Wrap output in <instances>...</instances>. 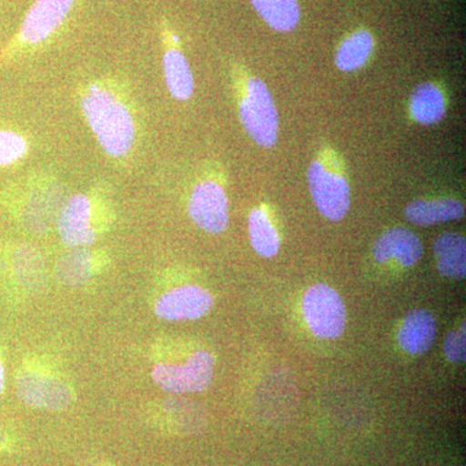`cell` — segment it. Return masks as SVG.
<instances>
[{
    "label": "cell",
    "mask_w": 466,
    "mask_h": 466,
    "mask_svg": "<svg viewBox=\"0 0 466 466\" xmlns=\"http://www.w3.org/2000/svg\"><path fill=\"white\" fill-rule=\"evenodd\" d=\"M308 182L312 200L321 216L333 222L346 217L351 193L336 153L327 150L321 157L311 162Z\"/></svg>",
    "instance_id": "7a4b0ae2"
},
{
    "label": "cell",
    "mask_w": 466,
    "mask_h": 466,
    "mask_svg": "<svg viewBox=\"0 0 466 466\" xmlns=\"http://www.w3.org/2000/svg\"><path fill=\"white\" fill-rule=\"evenodd\" d=\"M267 25L276 32H290L299 25L300 11L299 0H250Z\"/></svg>",
    "instance_id": "e0dca14e"
},
{
    "label": "cell",
    "mask_w": 466,
    "mask_h": 466,
    "mask_svg": "<svg viewBox=\"0 0 466 466\" xmlns=\"http://www.w3.org/2000/svg\"><path fill=\"white\" fill-rule=\"evenodd\" d=\"M408 222L416 226H433L437 223L459 220L465 216L461 202L453 198L441 200H416L410 202L404 210Z\"/></svg>",
    "instance_id": "5bb4252c"
},
{
    "label": "cell",
    "mask_w": 466,
    "mask_h": 466,
    "mask_svg": "<svg viewBox=\"0 0 466 466\" xmlns=\"http://www.w3.org/2000/svg\"><path fill=\"white\" fill-rule=\"evenodd\" d=\"M437 336V321L426 309H413L404 319L398 342L410 355H421L433 346Z\"/></svg>",
    "instance_id": "7c38bea8"
},
{
    "label": "cell",
    "mask_w": 466,
    "mask_h": 466,
    "mask_svg": "<svg viewBox=\"0 0 466 466\" xmlns=\"http://www.w3.org/2000/svg\"><path fill=\"white\" fill-rule=\"evenodd\" d=\"M251 247L265 258H272L280 249L278 231L263 208H254L249 217Z\"/></svg>",
    "instance_id": "d6986e66"
},
{
    "label": "cell",
    "mask_w": 466,
    "mask_h": 466,
    "mask_svg": "<svg viewBox=\"0 0 466 466\" xmlns=\"http://www.w3.org/2000/svg\"><path fill=\"white\" fill-rule=\"evenodd\" d=\"M94 205L88 196H72L66 202L57 219V231L61 241L69 248H85L96 240L94 223Z\"/></svg>",
    "instance_id": "9c48e42d"
},
{
    "label": "cell",
    "mask_w": 466,
    "mask_h": 466,
    "mask_svg": "<svg viewBox=\"0 0 466 466\" xmlns=\"http://www.w3.org/2000/svg\"><path fill=\"white\" fill-rule=\"evenodd\" d=\"M214 359L210 352L198 351L179 366L158 364L153 370V381L162 390L173 394L200 392L213 381Z\"/></svg>",
    "instance_id": "8992f818"
},
{
    "label": "cell",
    "mask_w": 466,
    "mask_h": 466,
    "mask_svg": "<svg viewBox=\"0 0 466 466\" xmlns=\"http://www.w3.org/2000/svg\"><path fill=\"white\" fill-rule=\"evenodd\" d=\"M438 269L446 278L462 280L466 275V241L455 232L441 233L434 244Z\"/></svg>",
    "instance_id": "9a60e30c"
},
{
    "label": "cell",
    "mask_w": 466,
    "mask_h": 466,
    "mask_svg": "<svg viewBox=\"0 0 466 466\" xmlns=\"http://www.w3.org/2000/svg\"><path fill=\"white\" fill-rule=\"evenodd\" d=\"M213 303L211 294L201 287L183 285L159 297L155 311L162 320H198L210 311Z\"/></svg>",
    "instance_id": "ba28073f"
},
{
    "label": "cell",
    "mask_w": 466,
    "mask_h": 466,
    "mask_svg": "<svg viewBox=\"0 0 466 466\" xmlns=\"http://www.w3.org/2000/svg\"><path fill=\"white\" fill-rule=\"evenodd\" d=\"M410 112L417 124H438L447 112L446 96L437 85L417 86L410 95Z\"/></svg>",
    "instance_id": "2e32d148"
},
{
    "label": "cell",
    "mask_w": 466,
    "mask_h": 466,
    "mask_svg": "<svg viewBox=\"0 0 466 466\" xmlns=\"http://www.w3.org/2000/svg\"><path fill=\"white\" fill-rule=\"evenodd\" d=\"M8 446V435L5 433V429L0 426V450L5 449Z\"/></svg>",
    "instance_id": "603a6c76"
},
{
    "label": "cell",
    "mask_w": 466,
    "mask_h": 466,
    "mask_svg": "<svg viewBox=\"0 0 466 466\" xmlns=\"http://www.w3.org/2000/svg\"><path fill=\"white\" fill-rule=\"evenodd\" d=\"M241 124L254 143L271 148L278 142L279 115L271 92L259 78H250L238 104Z\"/></svg>",
    "instance_id": "277c9868"
},
{
    "label": "cell",
    "mask_w": 466,
    "mask_h": 466,
    "mask_svg": "<svg viewBox=\"0 0 466 466\" xmlns=\"http://www.w3.org/2000/svg\"><path fill=\"white\" fill-rule=\"evenodd\" d=\"M189 217L208 233L226 231L229 222L228 198L222 184L207 179L196 184L188 205Z\"/></svg>",
    "instance_id": "52a82bcc"
},
{
    "label": "cell",
    "mask_w": 466,
    "mask_h": 466,
    "mask_svg": "<svg viewBox=\"0 0 466 466\" xmlns=\"http://www.w3.org/2000/svg\"><path fill=\"white\" fill-rule=\"evenodd\" d=\"M422 251L419 236L410 229L392 228L376 241L373 257L379 263L395 260L400 266L412 267L422 258Z\"/></svg>",
    "instance_id": "8fae6325"
},
{
    "label": "cell",
    "mask_w": 466,
    "mask_h": 466,
    "mask_svg": "<svg viewBox=\"0 0 466 466\" xmlns=\"http://www.w3.org/2000/svg\"><path fill=\"white\" fill-rule=\"evenodd\" d=\"M76 0H34L24 17L14 42L2 52L0 61H7L14 54L38 47L54 35L66 23Z\"/></svg>",
    "instance_id": "3957f363"
},
{
    "label": "cell",
    "mask_w": 466,
    "mask_h": 466,
    "mask_svg": "<svg viewBox=\"0 0 466 466\" xmlns=\"http://www.w3.org/2000/svg\"><path fill=\"white\" fill-rule=\"evenodd\" d=\"M86 122L104 153L124 158L134 148L137 125L125 100L103 84H91L81 95Z\"/></svg>",
    "instance_id": "6da1fadb"
},
{
    "label": "cell",
    "mask_w": 466,
    "mask_h": 466,
    "mask_svg": "<svg viewBox=\"0 0 466 466\" xmlns=\"http://www.w3.org/2000/svg\"><path fill=\"white\" fill-rule=\"evenodd\" d=\"M92 260L88 251L76 250L67 254L58 265V275L67 284L85 283L91 276Z\"/></svg>",
    "instance_id": "ffe728a7"
},
{
    "label": "cell",
    "mask_w": 466,
    "mask_h": 466,
    "mask_svg": "<svg viewBox=\"0 0 466 466\" xmlns=\"http://www.w3.org/2000/svg\"><path fill=\"white\" fill-rule=\"evenodd\" d=\"M375 48L372 34L358 30L350 34L336 54V66L342 72H355L367 63Z\"/></svg>",
    "instance_id": "ac0fdd59"
},
{
    "label": "cell",
    "mask_w": 466,
    "mask_h": 466,
    "mask_svg": "<svg viewBox=\"0 0 466 466\" xmlns=\"http://www.w3.org/2000/svg\"><path fill=\"white\" fill-rule=\"evenodd\" d=\"M17 394L26 406L52 410H63L73 400L66 383L35 372L18 376Z\"/></svg>",
    "instance_id": "30bf717a"
},
{
    "label": "cell",
    "mask_w": 466,
    "mask_h": 466,
    "mask_svg": "<svg viewBox=\"0 0 466 466\" xmlns=\"http://www.w3.org/2000/svg\"><path fill=\"white\" fill-rule=\"evenodd\" d=\"M303 315L309 330L319 339H339L345 330V303L329 285L315 284L309 288L303 297Z\"/></svg>",
    "instance_id": "5b68a950"
},
{
    "label": "cell",
    "mask_w": 466,
    "mask_h": 466,
    "mask_svg": "<svg viewBox=\"0 0 466 466\" xmlns=\"http://www.w3.org/2000/svg\"><path fill=\"white\" fill-rule=\"evenodd\" d=\"M174 33L167 32V47L165 50L164 66L165 82L171 96L177 100L187 101L191 99L195 91V79H193L191 66L183 52L173 46Z\"/></svg>",
    "instance_id": "4fadbf2b"
},
{
    "label": "cell",
    "mask_w": 466,
    "mask_h": 466,
    "mask_svg": "<svg viewBox=\"0 0 466 466\" xmlns=\"http://www.w3.org/2000/svg\"><path fill=\"white\" fill-rule=\"evenodd\" d=\"M29 144L23 135L11 130H0V167H7L27 155Z\"/></svg>",
    "instance_id": "44dd1931"
},
{
    "label": "cell",
    "mask_w": 466,
    "mask_h": 466,
    "mask_svg": "<svg viewBox=\"0 0 466 466\" xmlns=\"http://www.w3.org/2000/svg\"><path fill=\"white\" fill-rule=\"evenodd\" d=\"M444 352L452 363H462L466 357V333L465 324L458 329L451 330L444 339Z\"/></svg>",
    "instance_id": "7402d4cb"
},
{
    "label": "cell",
    "mask_w": 466,
    "mask_h": 466,
    "mask_svg": "<svg viewBox=\"0 0 466 466\" xmlns=\"http://www.w3.org/2000/svg\"><path fill=\"white\" fill-rule=\"evenodd\" d=\"M5 370L2 361H0V394L5 390Z\"/></svg>",
    "instance_id": "cb8c5ba5"
}]
</instances>
